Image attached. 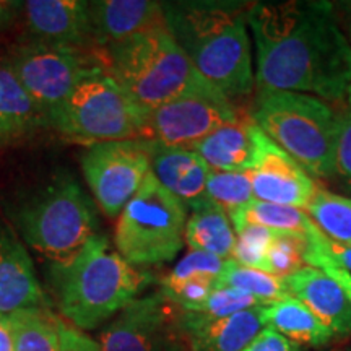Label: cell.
<instances>
[{
    "mask_svg": "<svg viewBox=\"0 0 351 351\" xmlns=\"http://www.w3.org/2000/svg\"><path fill=\"white\" fill-rule=\"evenodd\" d=\"M256 47V86L343 101L351 47L327 0L254 2L247 19Z\"/></svg>",
    "mask_w": 351,
    "mask_h": 351,
    "instance_id": "cell-1",
    "label": "cell"
},
{
    "mask_svg": "<svg viewBox=\"0 0 351 351\" xmlns=\"http://www.w3.org/2000/svg\"><path fill=\"white\" fill-rule=\"evenodd\" d=\"M254 2H163L166 25L197 72L228 99L243 104L256 90L247 19Z\"/></svg>",
    "mask_w": 351,
    "mask_h": 351,
    "instance_id": "cell-2",
    "label": "cell"
},
{
    "mask_svg": "<svg viewBox=\"0 0 351 351\" xmlns=\"http://www.w3.org/2000/svg\"><path fill=\"white\" fill-rule=\"evenodd\" d=\"M150 282L152 275L114 251L104 234H96L69 261L51 263L57 306L78 330H93L119 314Z\"/></svg>",
    "mask_w": 351,
    "mask_h": 351,
    "instance_id": "cell-3",
    "label": "cell"
},
{
    "mask_svg": "<svg viewBox=\"0 0 351 351\" xmlns=\"http://www.w3.org/2000/svg\"><path fill=\"white\" fill-rule=\"evenodd\" d=\"M103 67L145 112L213 88L179 47L168 25L103 51Z\"/></svg>",
    "mask_w": 351,
    "mask_h": 351,
    "instance_id": "cell-4",
    "label": "cell"
},
{
    "mask_svg": "<svg viewBox=\"0 0 351 351\" xmlns=\"http://www.w3.org/2000/svg\"><path fill=\"white\" fill-rule=\"evenodd\" d=\"M252 121L314 179L332 181L339 112L327 101L295 91L257 88Z\"/></svg>",
    "mask_w": 351,
    "mask_h": 351,
    "instance_id": "cell-5",
    "label": "cell"
},
{
    "mask_svg": "<svg viewBox=\"0 0 351 351\" xmlns=\"http://www.w3.org/2000/svg\"><path fill=\"white\" fill-rule=\"evenodd\" d=\"M21 236L51 263L77 256L98 234V217L72 176L52 179L16 215Z\"/></svg>",
    "mask_w": 351,
    "mask_h": 351,
    "instance_id": "cell-6",
    "label": "cell"
},
{
    "mask_svg": "<svg viewBox=\"0 0 351 351\" xmlns=\"http://www.w3.org/2000/svg\"><path fill=\"white\" fill-rule=\"evenodd\" d=\"M145 111L104 69L77 85L69 98L47 112V124L75 143L142 140Z\"/></svg>",
    "mask_w": 351,
    "mask_h": 351,
    "instance_id": "cell-7",
    "label": "cell"
},
{
    "mask_svg": "<svg viewBox=\"0 0 351 351\" xmlns=\"http://www.w3.org/2000/svg\"><path fill=\"white\" fill-rule=\"evenodd\" d=\"M186 205L150 173L117 218V252L135 267L173 261L186 244Z\"/></svg>",
    "mask_w": 351,
    "mask_h": 351,
    "instance_id": "cell-8",
    "label": "cell"
},
{
    "mask_svg": "<svg viewBox=\"0 0 351 351\" xmlns=\"http://www.w3.org/2000/svg\"><path fill=\"white\" fill-rule=\"evenodd\" d=\"M44 111L51 112L69 98L80 82L103 67V52L52 46L46 43L15 47L3 60Z\"/></svg>",
    "mask_w": 351,
    "mask_h": 351,
    "instance_id": "cell-9",
    "label": "cell"
},
{
    "mask_svg": "<svg viewBox=\"0 0 351 351\" xmlns=\"http://www.w3.org/2000/svg\"><path fill=\"white\" fill-rule=\"evenodd\" d=\"M82 171L95 200L108 218L119 217L152 173L150 142L127 140L86 147Z\"/></svg>",
    "mask_w": 351,
    "mask_h": 351,
    "instance_id": "cell-10",
    "label": "cell"
},
{
    "mask_svg": "<svg viewBox=\"0 0 351 351\" xmlns=\"http://www.w3.org/2000/svg\"><path fill=\"white\" fill-rule=\"evenodd\" d=\"M218 90L182 96L145 112L142 140L163 147L192 148L212 132L245 111Z\"/></svg>",
    "mask_w": 351,
    "mask_h": 351,
    "instance_id": "cell-11",
    "label": "cell"
},
{
    "mask_svg": "<svg viewBox=\"0 0 351 351\" xmlns=\"http://www.w3.org/2000/svg\"><path fill=\"white\" fill-rule=\"evenodd\" d=\"M181 307L155 295L129 302L99 333L101 351H189Z\"/></svg>",
    "mask_w": 351,
    "mask_h": 351,
    "instance_id": "cell-12",
    "label": "cell"
},
{
    "mask_svg": "<svg viewBox=\"0 0 351 351\" xmlns=\"http://www.w3.org/2000/svg\"><path fill=\"white\" fill-rule=\"evenodd\" d=\"M256 161L249 171L254 199L306 212L319 184L291 155L256 125Z\"/></svg>",
    "mask_w": 351,
    "mask_h": 351,
    "instance_id": "cell-13",
    "label": "cell"
},
{
    "mask_svg": "<svg viewBox=\"0 0 351 351\" xmlns=\"http://www.w3.org/2000/svg\"><path fill=\"white\" fill-rule=\"evenodd\" d=\"M26 26L38 43L73 49L98 51L95 46L90 2L83 0H28Z\"/></svg>",
    "mask_w": 351,
    "mask_h": 351,
    "instance_id": "cell-14",
    "label": "cell"
},
{
    "mask_svg": "<svg viewBox=\"0 0 351 351\" xmlns=\"http://www.w3.org/2000/svg\"><path fill=\"white\" fill-rule=\"evenodd\" d=\"M91 26L98 51L166 25L163 2L153 0H98L90 2Z\"/></svg>",
    "mask_w": 351,
    "mask_h": 351,
    "instance_id": "cell-15",
    "label": "cell"
},
{
    "mask_svg": "<svg viewBox=\"0 0 351 351\" xmlns=\"http://www.w3.org/2000/svg\"><path fill=\"white\" fill-rule=\"evenodd\" d=\"M44 302L32 257L19 234L0 218V313L44 307Z\"/></svg>",
    "mask_w": 351,
    "mask_h": 351,
    "instance_id": "cell-16",
    "label": "cell"
},
{
    "mask_svg": "<svg viewBox=\"0 0 351 351\" xmlns=\"http://www.w3.org/2000/svg\"><path fill=\"white\" fill-rule=\"evenodd\" d=\"M181 327L189 351H243L262 330V306L221 319L181 311Z\"/></svg>",
    "mask_w": 351,
    "mask_h": 351,
    "instance_id": "cell-17",
    "label": "cell"
},
{
    "mask_svg": "<svg viewBox=\"0 0 351 351\" xmlns=\"http://www.w3.org/2000/svg\"><path fill=\"white\" fill-rule=\"evenodd\" d=\"M289 296L313 311L335 337L351 333V304L335 280L315 267H304L283 280Z\"/></svg>",
    "mask_w": 351,
    "mask_h": 351,
    "instance_id": "cell-18",
    "label": "cell"
},
{
    "mask_svg": "<svg viewBox=\"0 0 351 351\" xmlns=\"http://www.w3.org/2000/svg\"><path fill=\"white\" fill-rule=\"evenodd\" d=\"M150 152L153 176L176 199L191 210L207 199L210 168L194 150L150 142Z\"/></svg>",
    "mask_w": 351,
    "mask_h": 351,
    "instance_id": "cell-19",
    "label": "cell"
},
{
    "mask_svg": "<svg viewBox=\"0 0 351 351\" xmlns=\"http://www.w3.org/2000/svg\"><path fill=\"white\" fill-rule=\"evenodd\" d=\"M249 108L239 114L236 119L223 124L192 150L207 163L210 171L219 173H245L256 161V142Z\"/></svg>",
    "mask_w": 351,
    "mask_h": 351,
    "instance_id": "cell-20",
    "label": "cell"
},
{
    "mask_svg": "<svg viewBox=\"0 0 351 351\" xmlns=\"http://www.w3.org/2000/svg\"><path fill=\"white\" fill-rule=\"evenodd\" d=\"M262 324L296 345L324 346L335 339V333L293 296L262 306Z\"/></svg>",
    "mask_w": 351,
    "mask_h": 351,
    "instance_id": "cell-21",
    "label": "cell"
},
{
    "mask_svg": "<svg viewBox=\"0 0 351 351\" xmlns=\"http://www.w3.org/2000/svg\"><path fill=\"white\" fill-rule=\"evenodd\" d=\"M47 124V114L5 65H0V142L21 138Z\"/></svg>",
    "mask_w": 351,
    "mask_h": 351,
    "instance_id": "cell-22",
    "label": "cell"
},
{
    "mask_svg": "<svg viewBox=\"0 0 351 351\" xmlns=\"http://www.w3.org/2000/svg\"><path fill=\"white\" fill-rule=\"evenodd\" d=\"M184 241L191 251L212 254L228 261L234 252L238 236L225 210L205 199L192 208L186 223Z\"/></svg>",
    "mask_w": 351,
    "mask_h": 351,
    "instance_id": "cell-23",
    "label": "cell"
},
{
    "mask_svg": "<svg viewBox=\"0 0 351 351\" xmlns=\"http://www.w3.org/2000/svg\"><path fill=\"white\" fill-rule=\"evenodd\" d=\"M230 219L236 232L245 226H261L278 234L300 236L304 239H315L324 234L309 215L302 210L256 199L239 208Z\"/></svg>",
    "mask_w": 351,
    "mask_h": 351,
    "instance_id": "cell-24",
    "label": "cell"
},
{
    "mask_svg": "<svg viewBox=\"0 0 351 351\" xmlns=\"http://www.w3.org/2000/svg\"><path fill=\"white\" fill-rule=\"evenodd\" d=\"M13 351H60L59 319L46 307H28L8 314Z\"/></svg>",
    "mask_w": 351,
    "mask_h": 351,
    "instance_id": "cell-25",
    "label": "cell"
},
{
    "mask_svg": "<svg viewBox=\"0 0 351 351\" xmlns=\"http://www.w3.org/2000/svg\"><path fill=\"white\" fill-rule=\"evenodd\" d=\"M306 213L328 239L351 245V199L319 186Z\"/></svg>",
    "mask_w": 351,
    "mask_h": 351,
    "instance_id": "cell-26",
    "label": "cell"
},
{
    "mask_svg": "<svg viewBox=\"0 0 351 351\" xmlns=\"http://www.w3.org/2000/svg\"><path fill=\"white\" fill-rule=\"evenodd\" d=\"M215 288H234L256 298L261 304L282 301L289 296L283 280L265 271L249 269L232 258H228Z\"/></svg>",
    "mask_w": 351,
    "mask_h": 351,
    "instance_id": "cell-27",
    "label": "cell"
},
{
    "mask_svg": "<svg viewBox=\"0 0 351 351\" xmlns=\"http://www.w3.org/2000/svg\"><path fill=\"white\" fill-rule=\"evenodd\" d=\"M207 199L232 217L239 208L254 200L252 184L247 173H219L210 171L207 179Z\"/></svg>",
    "mask_w": 351,
    "mask_h": 351,
    "instance_id": "cell-28",
    "label": "cell"
},
{
    "mask_svg": "<svg viewBox=\"0 0 351 351\" xmlns=\"http://www.w3.org/2000/svg\"><path fill=\"white\" fill-rule=\"evenodd\" d=\"M311 239L300 238L291 234H278L271 241L265 257L263 271L276 278L285 280L304 269L306 251Z\"/></svg>",
    "mask_w": 351,
    "mask_h": 351,
    "instance_id": "cell-29",
    "label": "cell"
},
{
    "mask_svg": "<svg viewBox=\"0 0 351 351\" xmlns=\"http://www.w3.org/2000/svg\"><path fill=\"white\" fill-rule=\"evenodd\" d=\"M226 261L212 254L189 251L168 275L161 280V288L178 287L189 282H207L217 285V280L225 269Z\"/></svg>",
    "mask_w": 351,
    "mask_h": 351,
    "instance_id": "cell-30",
    "label": "cell"
},
{
    "mask_svg": "<svg viewBox=\"0 0 351 351\" xmlns=\"http://www.w3.org/2000/svg\"><path fill=\"white\" fill-rule=\"evenodd\" d=\"M238 241H236L234 252H232V261L241 265L249 267L263 271L265 269V257L269 251L271 241H274L278 232L261 226H245L236 232Z\"/></svg>",
    "mask_w": 351,
    "mask_h": 351,
    "instance_id": "cell-31",
    "label": "cell"
},
{
    "mask_svg": "<svg viewBox=\"0 0 351 351\" xmlns=\"http://www.w3.org/2000/svg\"><path fill=\"white\" fill-rule=\"evenodd\" d=\"M339 135L333 153V178L332 181L345 197L351 199V104L343 99L339 111Z\"/></svg>",
    "mask_w": 351,
    "mask_h": 351,
    "instance_id": "cell-32",
    "label": "cell"
},
{
    "mask_svg": "<svg viewBox=\"0 0 351 351\" xmlns=\"http://www.w3.org/2000/svg\"><path fill=\"white\" fill-rule=\"evenodd\" d=\"M265 306L261 304L256 298L234 288H213L207 300L192 313H200L213 319L228 317V315L243 313V311L254 309V307ZM191 313V311H189Z\"/></svg>",
    "mask_w": 351,
    "mask_h": 351,
    "instance_id": "cell-33",
    "label": "cell"
},
{
    "mask_svg": "<svg viewBox=\"0 0 351 351\" xmlns=\"http://www.w3.org/2000/svg\"><path fill=\"white\" fill-rule=\"evenodd\" d=\"M326 243H327L326 234L309 241V244H307V251H306V265L324 270L328 276H330V278L335 280V282L340 285V288L343 289V293L346 295V298H348L351 304V274L348 270L341 269L340 265H337V263L328 257Z\"/></svg>",
    "mask_w": 351,
    "mask_h": 351,
    "instance_id": "cell-34",
    "label": "cell"
},
{
    "mask_svg": "<svg viewBox=\"0 0 351 351\" xmlns=\"http://www.w3.org/2000/svg\"><path fill=\"white\" fill-rule=\"evenodd\" d=\"M59 340L60 351H101L98 341L91 340L64 319H59Z\"/></svg>",
    "mask_w": 351,
    "mask_h": 351,
    "instance_id": "cell-35",
    "label": "cell"
},
{
    "mask_svg": "<svg viewBox=\"0 0 351 351\" xmlns=\"http://www.w3.org/2000/svg\"><path fill=\"white\" fill-rule=\"evenodd\" d=\"M243 351H301L300 345L293 343L271 328L263 327L258 335Z\"/></svg>",
    "mask_w": 351,
    "mask_h": 351,
    "instance_id": "cell-36",
    "label": "cell"
},
{
    "mask_svg": "<svg viewBox=\"0 0 351 351\" xmlns=\"http://www.w3.org/2000/svg\"><path fill=\"white\" fill-rule=\"evenodd\" d=\"M333 13H335L337 23H339L341 33L351 47V0H339L332 2Z\"/></svg>",
    "mask_w": 351,
    "mask_h": 351,
    "instance_id": "cell-37",
    "label": "cell"
},
{
    "mask_svg": "<svg viewBox=\"0 0 351 351\" xmlns=\"http://www.w3.org/2000/svg\"><path fill=\"white\" fill-rule=\"evenodd\" d=\"M326 249H327L328 257H330L337 265H340L341 269L348 270L351 274V245L340 244L337 243V241H332L327 238Z\"/></svg>",
    "mask_w": 351,
    "mask_h": 351,
    "instance_id": "cell-38",
    "label": "cell"
},
{
    "mask_svg": "<svg viewBox=\"0 0 351 351\" xmlns=\"http://www.w3.org/2000/svg\"><path fill=\"white\" fill-rule=\"evenodd\" d=\"M0 351H13V337L8 315L0 313Z\"/></svg>",
    "mask_w": 351,
    "mask_h": 351,
    "instance_id": "cell-39",
    "label": "cell"
},
{
    "mask_svg": "<svg viewBox=\"0 0 351 351\" xmlns=\"http://www.w3.org/2000/svg\"><path fill=\"white\" fill-rule=\"evenodd\" d=\"M12 8H13L12 2H3V0H0V28L5 26L8 23V20H10Z\"/></svg>",
    "mask_w": 351,
    "mask_h": 351,
    "instance_id": "cell-40",
    "label": "cell"
},
{
    "mask_svg": "<svg viewBox=\"0 0 351 351\" xmlns=\"http://www.w3.org/2000/svg\"><path fill=\"white\" fill-rule=\"evenodd\" d=\"M345 101L348 104H351V86H350V90H348V93H346V96H345Z\"/></svg>",
    "mask_w": 351,
    "mask_h": 351,
    "instance_id": "cell-41",
    "label": "cell"
},
{
    "mask_svg": "<svg viewBox=\"0 0 351 351\" xmlns=\"http://www.w3.org/2000/svg\"><path fill=\"white\" fill-rule=\"evenodd\" d=\"M0 143H2V142H0Z\"/></svg>",
    "mask_w": 351,
    "mask_h": 351,
    "instance_id": "cell-42",
    "label": "cell"
}]
</instances>
